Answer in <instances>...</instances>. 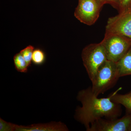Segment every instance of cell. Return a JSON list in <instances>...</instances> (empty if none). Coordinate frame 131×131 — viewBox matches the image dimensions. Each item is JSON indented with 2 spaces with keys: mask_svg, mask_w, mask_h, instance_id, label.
Instances as JSON below:
<instances>
[{
  "mask_svg": "<svg viewBox=\"0 0 131 131\" xmlns=\"http://www.w3.org/2000/svg\"><path fill=\"white\" fill-rule=\"evenodd\" d=\"M97 1L103 7V5H105V4H104V0H97Z\"/></svg>",
  "mask_w": 131,
  "mask_h": 131,
  "instance_id": "obj_17",
  "label": "cell"
},
{
  "mask_svg": "<svg viewBox=\"0 0 131 131\" xmlns=\"http://www.w3.org/2000/svg\"><path fill=\"white\" fill-rule=\"evenodd\" d=\"M115 34L131 39V6L108 20L105 36Z\"/></svg>",
  "mask_w": 131,
  "mask_h": 131,
  "instance_id": "obj_5",
  "label": "cell"
},
{
  "mask_svg": "<svg viewBox=\"0 0 131 131\" xmlns=\"http://www.w3.org/2000/svg\"><path fill=\"white\" fill-rule=\"evenodd\" d=\"M34 49V47L32 46L29 45L21 50L20 52L25 59L28 67L30 66L32 61V54Z\"/></svg>",
  "mask_w": 131,
  "mask_h": 131,
  "instance_id": "obj_13",
  "label": "cell"
},
{
  "mask_svg": "<svg viewBox=\"0 0 131 131\" xmlns=\"http://www.w3.org/2000/svg\"><path fill=\"white\" fill-rule=\"evenodd\" d=\"M131 6V0H121L118 11V13Z\"/></svg>",
  "mask_w": 131,
  "mask_h": 131,
  "instance_id": "obj_15",
  "label": "cell"
},
{
  "mask_svg": "<svg viewBox=\"0 0 131 131\" xmlns=\"http://www.w3.org/2000/svg\"><path fill=\"white\" fill-rule=\"evenodd\" d=\"M119 78L116 62L107 60L100 66L91 81L92 91L98 96L114 86Z\"/></svg>",
  "mask_w": 131,
  "mask_h": 131,
  "instance_id": "obj_2",
  "label": "cell"
},
{
  "mask_svg": "<svg viewBox=\"0 0 131 131\" xmlns=\"http://www.w3.org/2000/svg\"><path fill=\"white\" fill-rule=\"evenodd\" d=\"M102 7L97 0H79L74 16L83 24L91 26L98 20Z\"/></svg>",
  "mask_w": 131,
  "mask_h": 131,
  "instance_id": "obj_6",
  "label": "cell"
},
{
  "mask_svg": "<svg viewBox=\"0 0 131 131\" xmlns=\"http://www.w3.org/2000/svg\"><path fill=\"white\" fill-rule=\"evenodd\" d=\"M81 56L83 65L91 81L100 66L107 60L105 48L101 42L90 44L83 49Z\"/></svg>",
  "mask_w": 131,
  "mask_h": 131,
  "instance_id": "obj_3",
  "label": "cell"
},
{
  "mask_svg": "<svg viewBox=\"0 0 131 131\" xmlns=\"http://www.w3.org/2000/svg\"><path fill=\"white\" fill-rule=\"evenodd\" d=\"M101 43L105 51L107 59L117 62L131 47V39L125 35L112 34L105 36Z\"/></svg>",
  "mask_w": 131,
  "mask_h": 131,
  "instance_id": "obj_4",
  "label": "cell"
},
{
  "mask_svg": "<svg viewBox=\"0 0 131 131\" xmlns=\"http://www.w3.org/2000/svg\"><path fill=\"white\" fill-rule=\"evenodd\" d=\"M129 94H131V92H130V93H129Z\"/></svg>",
  "mask_w": 131,
  "mask_h": 131,
  "instance_id": "obj_18",
  "label": "cell"
},
{
  "mask_svg": "<svg viewBox=\"0 0 131 131\" xmlns=\"http://www.w3.org/2000/svg\"><path fill=\"white\" fill-rule=\"evenodd\" d=\"M87 131H131V112L120 118H101L91 124Z\"/></svg>",
  "mask_w": 131,
  "mask_h": 131,
  "instance_id": "obj_7",
  "label": "cell"
},
{
  "mask_svg": "<svg viewBox=\"0 0 131 131\" xmlns=\"http://www.w3.org/2000/svg\"><path fill=\"white\" fill-rule=\"evenodd\" d=\"M13 59L15 67L17 71L22 73L27 72L28 67L25 59L20 52L15 54Z\"/></svg>",
  "mask_w": 131,
  "mask_h": 131,
  "instance_id": "obj_11",
  "label": "cell"
},
{
  "mask_svg": "<svg viewBox=\"0 0 131 131\" xmlns=\"http://www.w3.org/2000/svg\"><path fill=\"white\" fill-rule=\"evenodd\" d=\"M121 0H104V4H108L118 10Z\"/></svg>",
  "mask_w": 131,
  "mask_h": 131,
  "instance_id": "obj_16",
  "label": "cell"
},
{
  "mask_svg": "<svg viewBox=\"0 0 131 131\" xmlns=\"http://www.w3.org/2000/svg\"><path fill=\"white\" fill-rule=\"evenodd\" d=\"M117 91L110 95L111 100L124 106L129 112H131V95L129 93L126 94H118Z\"/></svg>",
  "mask_w": 131,
  "mask_h": 131,
  "instance_id": "obj_10",
  "label": "cell"
},
{
  "mask_svg": "<svg viewBox=\"0 0 131 131\" xmlns=\"http://www.w3.org/2000/svg\"><path fill=\"white\" fill-rule=\"evenodd\" d=\"M16 131H68L66 125L61 122H51L46 124H34L30 125H14Z\"/></svg>",
  "mask_w": 131,
  "mask_h": 131,
  "instance_id": "obj_8",
  "label": "cell"
},
{
  "mask_svg": "<svg viewBox=\"0 0 131 131\" xmlns=\"http://www.w3.org/2000/svg\"><path fill=\"white\" fill-rule=\"evenodd\" d=\"M15 124L6 122L0 118V131H14Z\"/></svg>",
  "mask_w": 131,
  "mask_h": 131,
  "instance_id": "obj_14",
  "label": "cell"
},
{
  "mask_svg": "<svg viewBox=\"0 0 131 131\" xmlns=\"http://www.w3.org/2000/svg\"><path fill=\"white\" fill-rule=\"evenodd\" d=\"M116 63L120 77L131 75V47Z\"/></svg>",
  "mask_w": 131,
  "mask_h": 131,
  "instance_id": "obj_9",
  "label": "cell"
},
{
  "mask_svg": "<svg viewBox=\"0 0 131 131\" xmlns=\"http://www.w3.org/2000/svg\"><path fill=\"white\" fill-rule=\"evenodd\" d=\"M45 55L41 49H37L34 50L32 56V62L36 65H40L45 62Z\"/></svg>",
  "mask_w": 131,
  "mask_h": 131,
  "instance_id": "obj_12",
  "label": "cell"
},
{
  "mask_svg": "<svg viewBox=\"0 0 131 131\" xmlns=\"http://www.w3.org/2000/svg\"><path fill=\"white\" fill-rule=\"evenodd\" d=\"M77 99L82 106L77 108L74 118L84 126L86 130L98 119L117 118L122 113L121 105L111 100L110 95L99 98L93 93L91 86L79 91Z\"/></svg>",
  "mask_w": 131,
  "mask_h": 131,
  "instance_id": "obj_1",
  "label": "cell"
}]
</instances>
